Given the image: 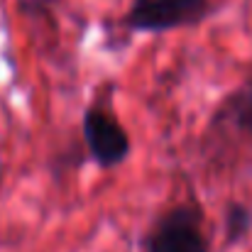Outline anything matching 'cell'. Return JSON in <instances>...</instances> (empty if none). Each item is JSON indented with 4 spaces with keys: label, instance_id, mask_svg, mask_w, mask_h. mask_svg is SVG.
I'll return each mask as SVG.
<instances>
[{
    "label": "cell",
    "instance_id": "cell-1",
    "mask_svg": "<svg viewBox=\"0 0 252 252\" xmlns=\"http://www.w3.org/2000/svg\"><path fill=\"white\" fill-rule=\"evenodd\" d=\"M145 252H208L201 211L189 203L169 208L150 228Z\"/></svg>",
    "mask_w": 252,
    "mask_h": 252
},
{
    "label": "cell",
    "instance_id": "cell-2",
    "mask_svg": "<svg viewBox=\"0 0 252 252\" xmlns=\"http://www.w3.org/2000/svg\"><path fill=\"white\" fill-rule=\"evenodd\" d=\"M211 12L208 0H132L125 25L135 32H169L193 27Z\"/></svg>",
    "mask_w": 252,
    "mask_h": 252
},
{
    "label": "cell",
    "instance_id": "cell-3",
    "mask_svg": "<svg viewBox=\"0 0 252 252\" xmlns=\"http://www.w3.org/2000/svg\"><path fill=\"white\" fill-rule=\"evenodd\" d=\"M84 142L91 159L103 169L118 167L130 157V135L125 127L100 108H88L84 113Z\"/></svg>",
    "mask_w": 252,
    "mask_h": 252
},
{
    "label": "cell",
    "instance_id": "cell-4",
    "mask_svg": "<svg viewBox=\"0 0 252 252\" xmlns=\"http://www.w3.org/2000/svg\"><path fill=\"white\" fill-rule=\"evenodd\" d=\"M250 225H252V213L243 203H230L225 208V243L228 245L240 243L250 233Z\"/></svg>",
    "mask_w": 252,
    "mask_h": 252
},
{
    "label": "cell",
    "instance_id": "cell-5",
    "mask_svg": "<svg viewBox=\"0 0 252 252\" xmlns=\"http://www.w3.org/2000/svg\"><path fill=\"white\" fill-rule=\"evenodd\" d=\"M235 123L240 130L252 132V88L240 98V103L235 105Z\"/></svg>",
    "mask_w": 252,
    "mask_h": 252
}]
</instances>
